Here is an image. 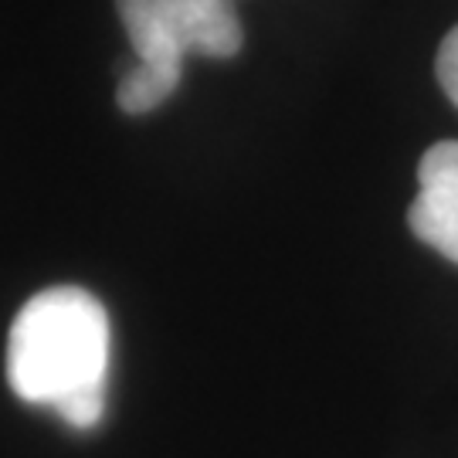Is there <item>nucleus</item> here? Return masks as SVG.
<instances>
[{"instance_id": "nucleus-4", "label": "nucleus", "mask_w": 458, "mask_h": 458, "mask_svg": "<svg viewBox=\"0 0 458 458\" xmlns=\"http://www.w3.org/2000/svg\"><path fill=\"white\" fill-rule=\"evenodd\" d=\"M435 72H438V82H442L445 96L452 98L458 109V24L445 34L442 48H438V62H435Z\"/></svg>"}, {"instance_id": "nucleus-3", "label": "nucleus", "mask_w": 458, "mask_h": 458, "mask_svg": "<svg viewBox=\"0 0 458 458\" xmlns=\"http://www.w3.org/2000/svg\"><path fill=\"white\" fill-rule=\"evenodd\" d=\"M408 225L418 242L458 265V140H442L421 157Z\"/></svg>"}, {"instance_id": "nucleus-2", "label": "nucleus", "mask_w": 458, "mask_h": 458, "mask_svg": "<svg viewBox=\"0 0 458 458\" xmlns=\"http://www.w3.org/2000/svg\"><path fill=\"white\" fill-rule=\"evenodd\" d=\"M130 34L136 65L164 72L181 82L183 58H231L245 45L234 0H115Z\"/></svg>"}, {"instance_id": "nucleus-1", "label": "nucleus", "mask_w": 458, "mask_h": 458, "mask_svg": "<svg viewBox=\"0 0 458 458\" xmlns=\"http://www.w3.org/2000/svg\"><path fill=\"white\" fill-rule=\"evenodd\" d=\"M109 316L92 293L55 285L24 302L7 340V380L28 404L106 391Z\"/></svg>"}]
</instances>
